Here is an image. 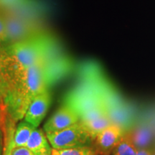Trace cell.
Here are the masks:
<instances>
[{
    "label": "cell",
    "mask_w": 155,
    "mask_h": 155,
    "mask_svg": "<svg viewBox=\"0 0 155 155\" xmlns=\"http://www.w3.org/2000/svg\"><path fill=\"white\" fill-rule=\"evenodd\" d=\"M35 129L36 127L26 121L20 122L14 133V147H26L32 131Z\"/></svg>",
    "instance_id": "obj_10"
},
{
    "label": "cell",
    "mask_w": 155,
    "mask_h": 155,
    "mask_svg": "<svg viewBox=\"0 0 155 155\" xmlns=\"http://www.w3.org/2000/svg\"><path fill=\"white\" fill-rule=\"evenodd\" d=\"M119 125L113 124L98 133L95 138V148L100 155L110 154L123 136Z\"/></svg>",
    "instance_id": "obj_7"
},
{
    "label": "cell",
    "mask_w": 155,
    "mask_h": 155,
    "mask_svg": "<svg viewBox=\"0 0 155 155\" xmlns=\"http://www.w3.org/2000/svg\"><path fill=\"white\" fill-rule=\"evenodd\" d=\"M71 63L61 51L47 56L35 64L11 84L3 106L13 121L25 117L33 98L68 74Z\"/></svg>",
    "instance_id": "obj_1"
},
{
    "label": "cell",
    "mask_w": 155,
    "mask_h": 155,
    "mask_svg": "<svg viewBox=\"0 0 155 155\" xmlns=\"http://www.w3.org/2000/svg\"><path fill=\"white\" fill-rule=\"evenodd\" d=\"M7 42V34L5 21H4L2 15L0 12V45L2 44H5Z\"/></svg>",
    "instance_id": "obj_15"
},
{
    "label": "cell",
    "mask_w": 155,
    "mask_h": 155,
    "mask_svg": "<svg viewBox=\"0 0 155 155\" xmlns=\"http://www.w3.org/2000/svg\"><path fill=\"white\" fill-rule=\"evenodd\" d=\"M51 155H100L95 147L84 146L73 148L53 149Z\"/></svg>",
    "instance_id": "obj_11"
},
{
    "label": "cell",
    "mask_w": 155,
    "mask_h": 155,
    "mask_svg": "<svg viewBox=\"0 0 155 155\" xmlns=\"http://www.w3.org/2000/svg\"><path fill=\"white\" fill-rule=\"evenodd\" d=\"M46 137L52 148L56 150L90 146L94 141L91 134L81 121L57 132L46 134Z\"/></svg>",
    "instance_id": "obj_4"
},
{
    "label": "cell",
    "mask_w": 155,
    "mask_h": 155,
    "mask_svg": "<svg viewBox=\"0 0 155 155\" xmlns=\"http://www.w3.org/2000/svg\"><path fill=\"white\" fill-rule=\"evenodd\" d=\"M5 21L7 45L44 32L40 22L29 13H11L0 11Z\"/></svg>",
    "instance_id": "obj_3"
},
{
    "label": "cell",
    "mask_w": 155,
    "mask_h": 155,
    "mask_svg": "<svg viewBox=\"0 0 155 155\" xmlns=\"http://www.w3.org/2000/svg\"><path fill=\"white\" fill-rule=\"evenodd\" d=\"M7 91V85L0 68V106H3V103Z\"/></svg>",
    "instance_id": "obj_14"
},
{
    "label": "cell",
    "mask_w": 155,
    "mask_h": 155,
    "mask_svg": "<svg viewBox=\"0 0 155 155\" xmlns=\"http://www.w3.org/2000/svg\"><path fill=\"white\" fill-rule=\"evenodd\" d=\"M27 147L34 155H51L53 148L42 129H35L32 131Z\"/></svg>",
    "instance_id": "obj_8"
},
{
    "label": "cell",
    "mask_w": 155,
    "mask_h": 155,
    "mask_svg": "<svg viewBox=\"0 0 155 155\" xmlns=\"http://www.w3.org/2000/svg\"><path fill=\"white\" fill-rule=\"evenodd\" d=\"M0 141H1V137H0Z\"/></svg>",
    "instance_id": "obj_20"
},
{
    "label": "cell",
    "mask_w": 155,
    "mask_h": 155,
    "mask_svg": "<svg viewBox=\"0 0 155 155\" xmlns=\"http://www.w3.org/2000/svg\"><path fill=\"white\" fill-rule=\"evenodd\" d=\"M80 121L76 111L68 104H64L44 124L46 134L61 131Z\"/></svg>",
    "instance_id": "obj_5"
},
{
    "label": "cell",
    "mask_w": 155,
    "mask_h": 155,
    "mask_svg": "<svg viewBox=\"0 0 155 155\" xmlns=\"http://www.w3.org/2000/svg\"><path fill=\"white\" fill-rule=\"evenodd\" d=\"M153 151L150 150H146V149H141L139 150L137 155H152Z\"/></svg>",
    "instance_id": "obj_17"
},
{
    "label": "cell",
    "mask_w": 155,
    "mask_h": 155,
    "mask_svg": "<svg viewBox=\"0 0 155 155\" xmlns=\"http://www.w3.org/2000/svg\"><path fill=\"white\" fill-rule=\"evenodd\" d=\"M0 155H2V142L0 141Z\"/></svg>",
    "instance_id": "obj_18"
},
{
    "label": "cell",
    "mask_w": 155,
    "mask_h": 155,
    "mask_svg": "<svg viewBox=\"0 0 155 155\" xmlns=\"http://www.w3.org/2000/svg\"><path fill=\"white\" fill-rule=\"evenodd\" d=\"M152 155H155V153H154V152H153V154H152Z\"/></svg>",
    "instance_id": "obj_19"
},
{
    "label": "cell",
    "mask_w": 155,
    "mask_h": 155,
    "mask_svg": "<svg viewBox=\"0 0 155 155\" xmlns=\"http://www.w3.org/2000/svg\"><path fill=\"white\" fill-rule=\"evenodd\" d=\"M138 150L131 134L124 133L111 153L112 155H137Z\"/></svg>",
    "instance_id": "obj_9"
},
{
    "label": "cell",
    "mask_w": 155,
    "mask_h": 155,
    "mask_svg": "<svg viewBox=\"0 0 155 155\" xmlns=\"http://www.w3.org/2000/svg\"><path fill=\"white\" fill-rule=\"evenodd\" d=\"M12 155H34V154L27 147H17L13 148Z\"/></svg>",
    "instance_id": "obj_16"
},
{
    "label": "cell",
    "mask_w": 155,
    "mask_h": 155,
    "mask_svg": "<svg viewBox=\"0 0 155 155\" xmlns=\"http://www.w3.org/2000/svg\"><path fill=\"white\" fill-rule=\"evenodd\" d=\"M59 51L57 39L45 31L21 41L0 46V68L7 90L30 67Z\"/></svg>",
    "instance_id": "obj_2"
},
{
    "label": "cell",
    "mask_w": 155,
    "mask_h": 155,
    "mask_svg": "<svg viewBox=\"0 0 155 155\" xmlns=\"http://www.w3.org/2000/svg\"><path fill=\"white\" fill-rule=\"evenodd\" d=\"M9 135L7 138L6 146L4 148L2 155H12V151L14 148V133L13 129H11L9 131Z\"/></svg>",
    "instance_id": "obj_13"
},
{
    "label": "cell",
    "mask_w": 155,
    "mask_h": 155,
    "mask_svg": "<svg viewBox=\"0 0 155 155\" xmlns=\"http://www.w3.org/2000/svg\"><path fill=\"white\" fill-rule=\"evenodd\" d=\"M51 103V96L49 90L38 94L33 98L29 105L25 115L26 121L35 127H39L49 109Z\"/></svg>",
    "instance_id": "obj_6"
},
{
    "label": "cell",
    "mask_w": 155,
    "mask_h": 155,
    "mask_svg": "<svg viewBox=\"0 0 155 155\" xmlns=\"http://www.w3.org/2000/svg\"><path fill=\"white\" fill-rule=\"evenodd\" d=\"M32 5V0H0V11L15 12L28 8Z\"/></svg>",
    "instance_id": "obj_12"
}]
</instances>
